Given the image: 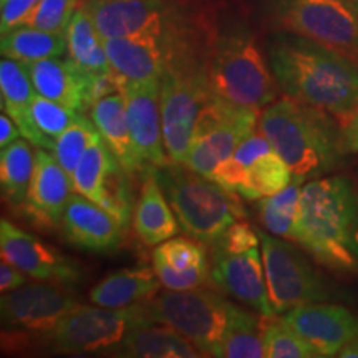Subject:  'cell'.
Masks as SVG:
<instances>
[{
  "instance_id": "38",
  "label": "cell",
  "mask_w": 358,
  "mask_h": 358,
  "mask_svg": "<svg viewBox=\"0 0 358 358\" xmlns=\"http://www.w3.org/2000/svg\"><path fill=\"white\" fill-rule=\"evenodd\" d=\"M80 3L82 0H38L37 7L30 13L25 25L48 30V32L65 34Z\"/></svg>"
},
{
  "instance_id": "33",
  "label": "cell",
  "mask_w": 358,
  "mask_h": 358,
  "mask_svg": "<svg viewBox=\"0 0 358 358\" xmlns=\"http://www.w3.org/2000/svg\"><path fill=\"white\" fill-rule=\"evenodd\" d=\"M216 357L221 358H266L262 340V315L236 307L227 332Z\"/></svg>"
},
{
  "instance_id": "32",
  "label": "cell",
  "mask_w": 358,
  "mask_h": 358,
  "mask_svg": "<svg viewBox=\"0 0 358 358\" xmlns=\"http://www.w3.org/2000/svg\"><path fill=\"white\" fill-rule=\"evenodd\" d=\"M118 164L120 163L111 155L101 136H98L85 151L73 176H71L75 192L101 206L106 182H108L110 174L115 171Z\"/></svg>"
},
{
  "instance_id": "31",
  "label": "cell",
  "mask_w": 358,
  "mask_h": 358,
  "mask_svg": "<svg viewBox=\"0 0 358 358\" xmlns=\"http://www.w3.org/2000/svg\"><path fill=\"white\" fill-rule=\"evenodd\" d=\"M32 143L19 138L10 145L2 148L0 153V186L2 194L8 203L22 208L32 181L37 151Z\"/></svg>"
},
{
  "instance_id": "37",
  "label": "cell",
  "mask_w": 358,
  "mask_h": 358,
  "mask_svg": "<svg viewBox=\"0 0 358 358\" xmlns=\"http://www.w3.org/2000/svg\"><path fill=\"white\" fill-rule=\"evenodd\" d=\"M30 111H32L35 127L43 134L53 138V140L60 136L80 115L77 110L62 105L55 100H50V98L40 95V93H35Z\"/></svg>"
},
{
  "instance_id": "20",
  "label": "cell",
  "mask_w": 358,
  "mask_h": 358,
  "mask_svg": "<svg viewBox=\"0 0 358 358\" xmlns=\"http://www.w3.org/2000/svg\"><path fill=\"white\" fill-rule=\"evenodd\" d=\"M60 229L69 243L100 254L118 248L124 227L100 204L73 192L62 216Z\"/></svg>"
},
{
  "instance_id": "1",
  "label": "cell",
  "mask_w": 358,
  "mask_h": 358,
  "mask_svg": "<svg viewBox=\"0 0 358 358\" xmlns=\"http://www.w3.org/2000/svg\"><path fill=\"white\" fill-rule=\"evenodd\" d=\"M216 32L198 15L163 40L164 64L159 80L163 136L171 163L185 164L201 111L213 98L209 88V52Z\"/></svg>"
},
{
  "instance_id": "23",
  "label": "cell",
  "mask_w": 358,
  "mask_h": 358,
  "mask_svg": "<svg viewBox=\"0 0 358 358\" xmlns=\"http://www.w3.org/2000/svg\"><path fill=\"white\" fill-rule=\"evenodd\" d=\"M24 65L40 95L70 106L78 113H88L92 108L90 77L78 70L69 57L45 58Z\"/></svg>"
},
{
  "instance_id": "10",
  "label": "cell",
  "mask_w": 358,
  "mask_h": 358,
  "mask_svg": "<svg viewBox=\"0 0 358 358\" xmlns=\"http://www.w3.org/2000/svg\"><path fill=\"white\" fill-rule=\"evenodd\" d=\"M103 38L151 35L166 40L196 17L181 0H82Z\"/></svg>"
},
{
  "instance_id": "41",
  "label": "cell",
  "mask_w": 358,
  "mask_h": 358,
  "mask_svg": "<svg viewBox=\"0 0 358 358\" xmlns=\"http://www.w3.org/2000/svg\"><path fill=\"white\" fill-rule=\"evenodd\" d=\"M27 277L29 275H25L13 264L2 259V262H0V290H2V294L10 292V290H15L22 287V285H25Z\"/></svg>"
},
{
  "instance_id": "44",
  "label": "cell",
  "mask_w": 358,
  "mask_h": 358,
  "mask_svg": "<svg viewBox=\"0 0 358 358\" xmlns=\"http://www.w3.org/2000/svg\"><path fill=\"white\" fill-rule=\"evenodd\" d=\"M337 357L342 358H358V338H353L352 342H348L347 345L340 348Z\"/></svg>"
},
{
  "instance_id": "18",
  "label": "cell",
  "mask_w": 358,
  "mask_h": 358,
  "mask_svg": "<svg viewBox=\"0 0 358 358\" xmlns=\"http://www.w3.org/2000/svg\"><path fill=\"white\" fill-rule=\"evenodd\" d=\"M116 90L123 96L129 131L146 169L166 166L171 161L164 146L159 85L131 83Z\"/></svg>"
},
{
  "instance_id": "45",
  "label": "cell",
  "mask_w": 358,
  "mask_h": 358,
  "mask_svg": "<svg viewBox=\"0 0 358 358\" xmlns=\"http://www.w3.org/2000/svg\"><path fill=\"white\" fill-rule=\"evenodd\" d=\"M348 2H350L352 6H353V8H355V10L358 12V0H348Z\"/></svg>"
},
{
  "instance_id": "40",
  "label": "cell",
  "mask_w": 358,
  "mask_h": 358,
  "mask_svg": "<svg viewBox=\"0 0 358 358\" xmlns=\"http://www.w3.org/2000/svg\"><path fill=\"white\" fill-rule=\"evenodd\" d=\"M37 3L38 0H2L0 32L7 34L8 30L25 25Z\"/></svg>"
},
{
  "instance_id": "9",
  "label": "cell",
  "mask_w": 358,
  "mask_h": 358,
  "mask_svg": "<svg viewBox=\"0 0 358 358\" xmlns=\"http://www.w3.org/2000/svg\"><path fill=\"white\" fill-rule=\"evenodd\" d=\"M257 232L268 301L275 315H282L299 306L330 301L329 285L301 250L279 236L259 229Z\"/></svg>"
},
{
  "instance_id": "26",
  "label": "cell",
  "mask_w": 358,
  "mask_h": 358,
  "mask_svg": "<svg viewBox=\"0 0 358 358\" xmlns=\"http://www.w3.org/2000/svg\"><path fill=\"white\" fill-rule=\"evenodd\" d=\"M133 226L141 243L150 248L171 239L181 227L153 169L143 174L140 199L134 206Z\"/></svg>"
},
{
  "instance_id": "17",
  "label": "cell",
  "mask_w": 358,
  "mask_h": 358,
  "mask_svg": "<svg viewBox=\"0 0 358 358\" xmlns=\"http://www.w3.org/2000/svg\"><path fill=\"white\" fill-rule=\"evenodd\" d=\"M280 319L310 343L320 357H337L340 348L358 337V317L335 303L299 306L282 313Z\"/></svg>"
},
{
  "instance_id": "42",
  "label": "cell",
  "mask_w": 358,
  "mask_h": 358,
  "mask_svg": "<svg viewBox=\"0 0 358 358\" xmlns=\"http://www.w3.org/2000/svg\"><path fill=\"white\" fill-rule=\"evenodd\" d=\"M343 148L345 153H358V108L343 124Z\"/></svg>"
},
{
  "instance_id": "27",
  "label": "cell",
  "mask_w": 358,
  "mask_h": 358,
  "mask_svg": "<svg viewBox=\"0 0 358 358\" xmlns=\"http://www.w3.org/2000/svg\"><path fill=\"white\" fill-rule=\"evenodd\" d=\"M122 357L134 358H198L204 357L191 340L173 327L156 322H140L129 329L118 345Z\"/></svg>"
},
{
  "instance_id": "39",
  "label": "cell",
  "mask_w": 358,
  "mask_h": 358,
  "mask_svg": "<svg viewBox=\"0 0 358 358\" xmlns=\"http://www.w3.org/2000/svg\"><path fill=\"white\" fill-rule=\"evenodd\" d=\"M259 245H261V239H259L257 229H254L243 219L227 227L217 243L213 244V249L222 254H243Z\"/></svg>"
},
{
  "instance_id": "13",
  "label": "cell",
  "mask_w": 358,
  "mask_h": 358,
  "mask_svg": "<svg viewBox=\"0 0 358 358\" xmlns=\"http://www.w3.org/2000/svg\"><path fill=\"white\" fill-rule=\"evenodd\" d=\"M140 322H146L140 303L128 308L90 307L78 303L47 335L57 352H100L118 348L129 329Z\"/></svg>"
},
{
  "instance_id": "14",
  "label": "cell",
  "mask_w": 358,
  "mask_h": 358,
  "mask_svg": "<svg viewBox=\"0 0 358 358\" xmlns=\"http://www.w3.org/2000/svg\"><path fill=\"white\" fill-rule=\"evenodd\" d=\"M0 252L2 259L38 282L71 285L83 275L82 267L73 259L7 219L0 221Z\"/></svg>"
},
{
  "instance_id": "46",
  "label": "cell",
  "mask_w": 358,
  "mask_h": 358,
  "mask_svg": "<svg viewBox=\"0 0 358 358\" xmlns=\"http://www.w3.org/2000/svg\"><path fill=\"white\" fill-rule=\"evenodd\" d=\"M357 338H358V337H357Z\"/></svg>"
},
{
  "instance_id": "21",
  "label": "cell",
  "mask_w": 358,
  "mask_h": 358,
  "mask_svg": "<svg viewBox=\"0 0 358 358\" xmlns=\"http://www.w3.org/2000/svg\"><path fill=\"white\" fill-rule=\"evenodd\" d=\"M153 268L164 289L189 290L211 282V266L201 241L171 237L153 249Z\"/></svg>"
},
{
  "instance_id": "30",
  "label": "cell",
  "mask_w": 358,
  "mask_h": 358,
  "mask_svg": "<svg viewBox=\"0 0 358 358\" xmlns=\"http://www.w3.org/2000/svg\"><path fill=\"white\" fill-rule=\"evenodd\" d=\"M2 57L29 64L45 58H55L66 55V35L35 29L30 25H22L2 34L0 40Z\"/></svg>"
},
{
  "instance_id": "19",
  "label": "cell",
  "mask_w": 358,
  "mask_h": 358,
  "mask_svg": "<svg viewBox=\"0 0 358 358\" xmlns=\"http://www.w3.org/2000/svg\"><path fill=\"white\" fill-rule=\"evenodd\" d=\"M73 192L71 178L60 166L52 151L37 148L34 176L20 208L22 213L38 227H60L66 203Z\"/></svg>"
},
{
  "instance_id": "6",
  "label": "cell",
  "mask_w": 358,
  "mask_h": 358,
  "mask_svg": "<svg viewBox=\"0 0 358 358\" xmlns=\"http://www.w3.org/2000/svg\"><path fill=\"white\" fill-rule=\"evenodd\" d=\"M153 173L181 229L203 244H216L227 227L248 216L239 194L186 164L168 163Z\"/></svg>"
},
{
  "instance_id": "8",
  "label": "cell",
  "mask_w": 358,
  "mask_h": 358,
  "mask_svg": "<svg viewBox=\"0 0 358 358\" xmlns=\"http://www.w3.org/2000/svg\"><path fill=\"white\" fill-rule=\"evenodd\" d=\"M282 32L334 48L358 62V12L348 0H267Z\"/></svg>"
},
{
  "instance_id": "22",
  "label": "cell",
  "mask_w": 358,
  "mask_h": 358,
  "mask_svg": "<svg viewBox=\"0 0 358 358\" xmlns=\"http://www.w3.org/2000/svg\"><path fill=\"white\" fill-rule=\"evenodd\" d=\"M105 48L116 88L131 83L159 85L164 64L159 38L151 35L105 38Z\"/></svg>"
},
{
  "instance_id": "12",
  "label": "cell",
  "mask_w": 358,
  "mask_h": 358,
  "mask_svg": "<svg viewBox=\"0 0 358 358\" xmlns=\"http://www.w3.org/2000/svg\"><path fill=\"white\" fill-rule=\"evenodd\" d=\"M292 178V169L259 129L245 138L211 174L219 185L249 201L275 194Z\"/></svg>"
},
{
  "instance_id": "11",
  "label": "cell",
  "mask_w": 358,
  "mask_h": 358,
  "mask_svg": "<svg viewBox=\"0 0 358 358\" xmlns=\"http://www.w3.org/2000/svg\"><path fill=\"white\" fill-rule=\"evenodd\" d=\"M259 115L261 110L257 108L234 105L213 96L196 122L186 166L211 178L214 169L256 131Z\"/></svg>"
},
{
  "instance_id": "7",
  "label": "cell",
  "mask_w": 358,
  "mask_h": 358,
  "mask_svg": "<svg viewBox=\"0 0 358 358\" xmlns=\"http://www.w3.org/2000/svg\"><path fill=\"white\" fill-rule=\"evenodd\" d=\"M140 307L148 322L173 327L191 340L204 357H216L237 306L216 290L196 287L166 289L140 303Z\"/></svg>"
},
{
  "instance_id": "34",
  "label": "cell",
  "mask_w": 358,
  "mask_h": 358,
  "mask_svg": "<svg viewBox=\"0 0 358 358\" xmlns=\"http://www.w3.org/2000/svg\"><path fill=\"white\" fill-rule=\"evenodd\" d=\"M303 179L294 176L284 189L257 201L259 221L271 234L289 239L301 209Z\"/></svg>"
},
{
  "instance_id": "25",
  "label": "cell",
  "mask_w": 358,
  "mask_h": 358,
  "mask_svg": "<svg viewBox=\"0 0 358 358\" xmlns=\"http://www.w3.org/2000/svg\"><path fill=\"white\" fill-rule=\"evenodd\" d=\"M37 93L32 80L29 77L22 62L2 57L0 62V95H2V110L15 122L22 131V136L34 146L53 151L55 140L43 134L35 127L30 105Z\"/></svg>"
},
{
  "instance_id": "15",
  "label": "cell",
  "mask_w": 358,
  "mask_h": 358,
  "mask_svg": "<svg viewBox=\"0 0 358 358\" xmlns=\"http://www.w3.org/2000/svg\"><path fill=\"white\" fill-rule=\"evenodd\" d=\"M77 306L78 302L57 284L38 282L2 294L0 315L8 329L47 335Z\"/></svg>"
},
{
  "instance_id": "24",
  "label": "cell",
  "mask_w": 358,
  "mask_h": 358,
  "mask_svg": "<svg viewBox=\"0 0 358 358\" xmlns=\"http://www.w3.org/2000/svg\"><path fill=\"white\" fill-rule=\"evenodd\" d=\"M88 115L100 133L101 140L124 171L128 174H141V176L150 171L134 146L122 93L115 92L96 100Z\"/></svg>"
},
{
  "instance_id": "36",
  "label": "cell",
  "mask_w": 358,
  "mask_h": 358,
  "mask_svg": "<svg viewBox=\"0 0 358 358\" xmlns=\"http://www.w3.org/2000/svg\"><path fill=\"white\" fill-rule=\"evenodd\" d=\"M98 136L100 133L92 120L80 113L78 118L60 136L55 138V146H53L52 153L70 178L73 176L85 151Z\"/></svg>"
},
{
  "instance_id": "5",
  "label": "cell",
  "mask_w": 358,
  "mask_h": 358,
  "mask_svg": "<svg viewBox=\"0 0 358 358\" xmlns=\"http://www.w3.org/2000/svg\"><path fill=\"white\" fill-rule=\"evenodd\" d=\"M213 96L262 110L279 98V83L252 30L241 20L216 25L209 52Z\"/></svg>"
},
{
  "instance_id": "16",
  "label": "cell",
  "mask_w": 358,
  "mask_h": 358,
  "mask_svg": "<svg viewBox=\"0 0 358 358\" xmlns=\"http://www.w3.org/2000/svg\"><path fill=\"white\" fill-rule=\"evenodd\" d=\"M211 284L229 297L252 308L262 317H274L268 301L262 250L254 248L243 254H222L214 250Z\"/></svg>"
},
{
  "instance_id": "4",
  "label": "cell",
  "mask_w": 358,
  "mask_h": 358,
  "mask_svg": "<svg viewBox=\"0 0 358 358\" xmlns=\"http://www.w3.org/2000/svg\"><path fill=\"white\" fill-rule=\"evenodd\" d=\"M257 129L302 179L332 173L347 155L338 120L287 95L261 110Z\"/></svg>"
},
{
  "instance_id": "28",
  "label": "cell",
  "mask_w": 358,
  "mask_h": 358,
  "mask_svg": "<svg viewBox=\"0 0 358 358\" xmlns=\"http://www.w3.org/2000/svg\"><path fill=\"white\" fill-rule=\"evenodd\" d=\"M163 287L155 268H123L103 277L88 292L93 306L105 308H128L153 299Z\"/></svg>"
},
{
  "instance_id": "29",
  "label": "cell",
  "mask_w": 358,
  "mask_h": 358,
  "mask_svg": "<svg viewBox=\"0 0 358 358\" xmlns=\"http://www.w3.org/2000/svg\"><path fill=\"white\" fill-rule=\"evenodd\" d=\"M66 57L88 77L111 75L105 38L98 32L92 17L80 7L75 10L66 27Z\"/></svg>"
},
{
  "instance_id": "3",
  "label": "cell",
  "mask_w": 358,
  "mask_h": 358,
  "mask_svg": "<svg viewBox=\"0 0 358 358\" xmlns=\"http://www.w3.org/2000/svg\"><path fill=\"white\" fill-rule=\"evenodd\" d=\"M289 241L327 268L358 272V192L350 179L332 174L303 185Z\"/></svg>"
},
{
  "instance_id": "35",
  "label": "cell",
  "mask_w": 358,
  "mask_h": 358,
  "mask_svg": "<svg viewBox=\"0 0 358 358\" xmlns=\"http://www.w3.org/2000/svg\"><path fill=\"white\" fill-rule=\"evenodd\" d=\"M262 340L267 358H319V352L280 319L262 317Z\"/></svg>"
},
{
  "instance_id": "2",
  "label": "cell",
  "mask_w": 358,
  "mask_h": 358,
  "mask_svg": "<svg viewBox=\"0 0 358 358\" xmlns=\"http://www.w3.org/2000/svg\"><path fill=\"white\" fill-rule=\"evenodd\" d=\"M267 60L285 95L324 110L345 124L358 108V62L299 35L267 42Z\"/></svg>"
},
{
  "instance_id": "43",
  "label": "cell",
  "mask_w": 358,
  "mask_h": 358,
  "mask_svg": "<svg viewBox=\"0 0 358 358\" xmlns=\"http://www.w3.org/2000/svg\"><path fill=\"white\" fill-rule=\"evenodd\" d=\"M19 138H24L19 127H17L15 122L3 111V113L0 115V146L6 148L10 145V143L19 140Z\"/></svg>"
}]
</instances>
